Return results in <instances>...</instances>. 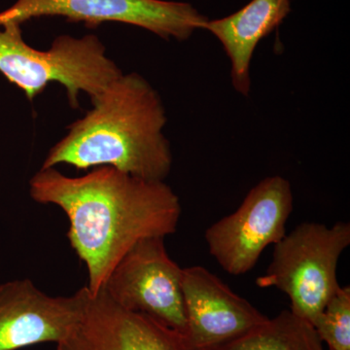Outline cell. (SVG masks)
Returning a JSON list of instances; mask_svg holds the SVG:
<instances>
[{"label":"cell","instance_id":"13","mask_svg":"<svg viewBox=\"0 0 350 350\" xmlns=\"http://www.w3.org/2000/svg\"><path fill=\"white\" fill-rule=\"evenodd\" d=\"M329 350H350V287H338L312 323Z\"/></svg>","mask_w":350,"mask_h":350},{"label":"cell","instance_id":"10","mask_svg":"<svg viewBox=\"0 0 350 350\" xmlns=\"http://www.w3.org/2000/svg\"><path fill=\"white\" fill-rule=\"evenodd\" d=\"M56 350H189L178 333L117 305L103 290L90 295L81 319Z\"/></svg>","mask_w":350,"mask_h":350},{"label":"cell","instance_id":"3","mask_svg":"<svg viewBox=\"0 0 350 350\" xmlns=\"http://www.w3.org/2000/svg\"><path fill=\"white\" fill-rule=\"evenodd\" d=\"M0 73L31 101L50 83H59L73 108L79 107L80 94L92 100L123 75L94 34L82 38L61 36L49 50L41 51L25 42L18 24L0 27Z\"/></svg>","mask_w":350,"mask_h":350},{"label":"cell","instance_id":"12","mask_svg":"<svg viewBox=\"0 0 350 350\" xmlns=\"http://www.w3.org/2000/svg\"><path fill=\"white\" fill-rule=\"evenodd\" d=\"M193 350H323V345L310 322L285 310L241 337Z\"/></svg>","mask_w":350,"mask_h":350},{"label":"cell","instance_id":"9","mask_svg":"<svg viewBox=\"0 0 350 350\" xmlns=\"http://www.w3.org/2000/svg\"><path fill=\"white\" fill-rule=\"evenodd\" d=\"M182 290L189 350L234 340L269 319L204 267L183 269Z\"/></svg>","mask_w":350,"mask_h":350},{"label":"cell","instance_id":"7","mask_svg":"<svg viewBox=\"0 0 350 350\" xmlns=\"http://www.w3.org/2000/svg\"><path fill=\"white\" fill-rule=\"evenodd\" d=\"M64 17L96 27L123 23L142 27L165 40H187L208 21L191 4L163 0H17L0 12V27L36 18Z\"/></svg>","mask_w":350,"mask_h":350},{"label":"cell","instance_id":"2","mask_svg":"<svg viewBox=\"0 0 350 350\" xmlns=\"http://www.w3.org/2000/svg\"><path fill=\"white\" fill-rule=\"evenodd\" d=\"M92 103L93 108L50 149L41 169L111 167L145 180L165 181L172 167L163 135L167 115L150 83L137 73L121 75Z\"/></svg>","mask_w":350,"mask_h":350},{"label":"cell","instance_id":"11","mask_svg":"<svg viewBox=\"0 0 350 350\" xmlns=\"http://www.w3.org/2000/svg\"><path fill=\"white\" fill-rule=\"evenodd\" d=\"M290 11V0H252L238 12L223 19L206 21L202 27L222 44L231 62L232 87L238 93L250 94V64L255 49Z\"/></svg>","mask_w":350,"mask_h":350},{"label":"cell","instance_id":"6","mask_svg":"<svg viewBox=\"0 0 350 350\" xmlns=\"http://www.w3.org/2000/svg\"><path fill=\"white\" fill-rule=\"evenodd\" d=\"M182 273L165 250V238L151 237L122 257L101 290L125 310L146 315L185 338Z\"/></svg>","mask_w":350,"mask_h":350},{"label":"cell","instance_id":"5","mask_svg":"<svg viewBox=\"0 0 350 350\" xmlns=\"http://www.w3.org/2000/svg\"><path fill=\"white\" fill-rule=\"evenodd\" d=\"M293 206L289 180L278 175L262 179L234 213L207 228L209 253L229 275L247 273L262 251L284 238Z\"/></svg>","mask_w":350,"mask_h":350},{"label":"cell","instance_id":"4","mask_svg":"<svg viewBox=\"0 0 350 350\" xmlns=\"http://www.w3.org/2000/svg\"><path fill=\"white\" fill-rule=\"evenodd\" d=\"M349 244V223H301L275 244L273 260L256 284L286 294L290 312L312 324L340 287L338 260Z\"/></svg>","mask_w":350,"mask_h":350},{"label":"cell","instance_id":"8","mask_svg":"<svg viewBox=\"0 0 350 350\" xmlns=\"http://www.w3.org/2000/svg\"><path fill=\"white\" fill-rule=\"evenodd\" d=\"M86 286L70 296L44 293L29 278L0 284V350L61 342L81 319Z\"/></svg>","mask_w":350,"mask_h":350},{"label":"cell","instance_id":"1","mask_svg":"<svg viewBox=\"0 0 350 350\" xmlns=\"http://www.w3.org/2000/svg\"><path fill=\"white\" fill-rule=\"evenodd\" d=\"M29 194L66 213L69 243L86 266L92 295L103 289L117 262L140 239L174 234L182 211L165 181L145 180L111 167L79 177L40 169L29 182Z\"/></svg>","mask_w":350,"mask_h":350}]
</instances>
